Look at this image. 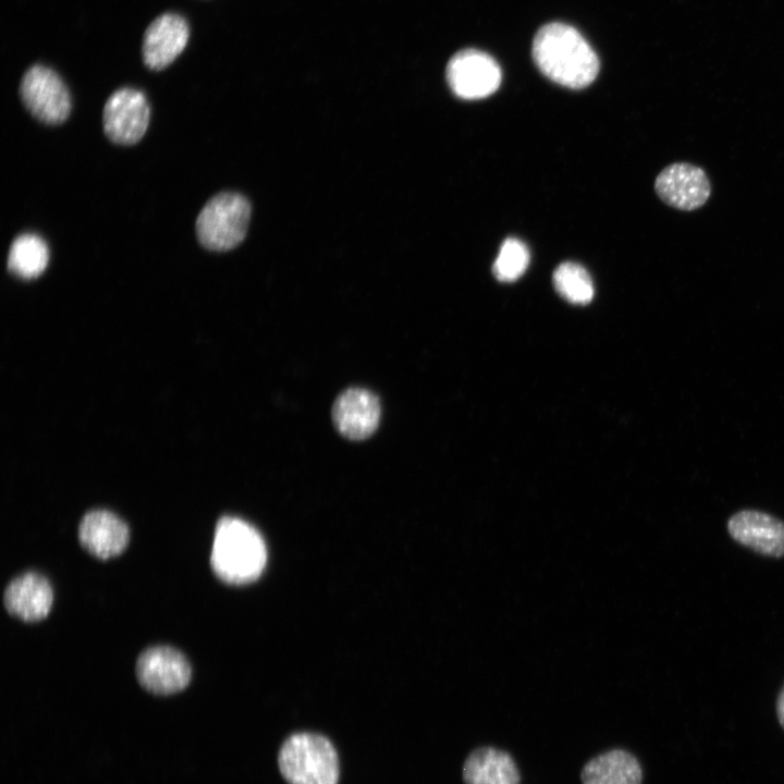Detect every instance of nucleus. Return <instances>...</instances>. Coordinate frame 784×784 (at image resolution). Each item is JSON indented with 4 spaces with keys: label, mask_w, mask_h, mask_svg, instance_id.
<instances>
[{
    "label": "nucleus",
    "mask_w": 784,
    "mask_h": 784,
    "mask_svg": "<svg viewBox=\"0 0 784 784\" xmlns=\"http://www.w3.org/2000/svg\"><path fill=\"white\" fill-rule=\"evenodd\" d=\"M532 58L541 73L572 89L590 85L599 72V59L586 39L572 26L549 23L532 41Z\"/></svg>",
    "instance_id": "1"
},
{
    "label": "nucleus",
    "mask_w": 784,
    "mask_h": 784,
    "mask_svg": "<svg viewBox=\"0 0 784 784\" xmlns=\"http://www.w3.org/2000/svg\"><path fill=\"white\" fill-rule=\"evenodd\" d=\"M267 563V549L258 530L244 519L224 515L216 524L210 566L230 585L256 580Z\"/></svg>",
    "instance_id": "2"
},
{
    "label": "nucleus",
    "mask_w": 784,
    "mask_h": 784,
    "mask_svg": "<svg viewBox=\"0 0 784 784\" xmlns=\"http://www.w3.org/2000/svg\"><path fill=\"white\" fill-rule=\"evenodd\" d=\"M279 770L287 784H338L339 756L329 738L298 732L290 735L278 754Z\"/></svg>",
    "instance_id": "3"
},
{
    "label": "nucleus",
    "mask_w": 784,
    "mask_h": 784,
    "mask_svg": "<svg viewBox=\"0 0 784 784\" xmlns=\"http://www.w3.org/2000/svg\"><path fill=\"white\" fill-rule=\"evenodd\" d=\"M249 220L250 205L243 195L219 193L206 203L196 219L197 240L209 250H230L245 238Z\"/></svg>",
    "instance_id": "4"
},
{
    "label": "nucleus",
    "mask_w": 784,
    "mask_h": 784,
    "mask_svg": "<svg viewBox=\"0 0 784 784\" xmlns=\"http://www.w3.org/2000/svg\"><path fill=\"white\" fill-rule=\"evenodd\" d=\"M20 97L25 108L46 124L63 123L71 112V96L62 78L52 69L34 64L20 83Z\"/></svg>",
    "instance_id": "5"
},
{
    "label": "nucleus",
    "mask_w": 784,
    "mask_h": 784,
    "mask_svg": "<svg viewBox=\"0 0 784 784\" xmlns=\"http://www.w3.org/2000/svg\"><path fill=\"white\" fill-rule=\"evenodd\" d=\"M135 674L147 691L167 696L186 688L192 679V666L176 648L159 645L145 649L137 658Z\"/></svg>",
    "instance_id": "6"
},
{
    "label": "nucleus",
    "mask_w": 784,
    "mask_h": 784,
    "mask_svg": "<svg viewBox=\"0 0 784 784\" xmlns=\"http://www.w3.org/2000/svg\"><path fill=\"white\" fill-rule=\"evenodd\" d=\"M501 70L495 60L477 49L455 53L446 65V81L460 98L475 100L493 94L501 83Z\"/></svg>",
    "instance_id": "7"
},
{
    "label": "nucleus",
    "mask_w": 784,
    "mask_h": 784,
    "mask_svg": "<svg viewBox=\"0 0 784 784\" xmlns=\"http://www.w3.org/2000/svg\"><path fill=\"white\" fill-rule=\"evenodd\" d=\"M149 118L150 108L140 90L132 87L119 88L105 103L103 130L111 142L133 145L145 135Z\"/></svg>",
    "instance_id": "8"
},
{
    "label": "nucleus",
    "mask_w": 784,
    "mask_h": 784,
    "mask_svg": "<svg viewBox=\"0 0 784 784\" xmlns=\"http://www.w3.org/2000/svg\"><path fill=\"white\" fill-rule=\"evenodd\" d=\"M654 189L663 203L685 211L700 208L711 194L706 172L687 162H675L664 168L656 179Z\"/></svg>",
    "instance_id": "9"
},
{
    "label": "nucleus",
    "mask_w": 784,
    "mask_h": 784,
    "mask_svg": "<svg viewBox=\"0 0 784 784\" xmlns=\"http://www.w3.org/2000/svg\"><path fill=\"white\" fill-rule=\"evenodd\" d=\"M380 417L378 396L364 388L346 389L332 406V421L336 430L350 440L369 438L377 430Z\"/></svg>",
    "instance_id": "10"
},
{
    "label": "nucleus",
    "mask_w": 784,
    "mask_h": 784,
    "mask_svg": "<svg viewBox=\"0 0 784 784\" xmlns=\"http://www.w3.org/2000/svg\"><path fill=\"white\" fill-rule=\"evenodd\" d=\"M78 541L93 556L108 560L120 555L127 548L131 532L127 524L108 510H91L84 514L78 525Z\"/></svg>",
    "instance_id": "11"
},
{
    "label": "nucleus",
    "mask_w": 784,
    "mask_h": 784,
    "mask_svg": "<svg viewBox=\"0 0 784 784\" xmlns=\"http://www.w3.org/2000/svg\"><path fill=\"white\" fill-rule=\"evenodd\" d=\"M730 536L738 543L763 555L784 556V523L764 512L743 510L727 522Z\"/></svg>",
    "instance_id": "12"
},
{
    "label": "nucleus",
    "mask_w": 784,
    "mask_h": 784,
    "mask_svg": "<svg viewBox=\"0 0 784 784\" xmlns=\"http://www.w3.org/2000/svg\"><path fill=\"white\" fill-rule=\"evenodd\" d=\"M189 38L186 20L168 12L157 16L146 28L143 38V60L151 70H162L184 50Z\"/></svg>",
    "instance_id": "13"
},
{
    "label": "nucleus",
    "mask_w": 784,
    "mask_h": 784,
    "mask_svg": "<svg viewBox=\"0 0 784 784\" xmlns=\"http://www.w3.org/2000/svg\"><path fill=\"white\" fill-rule=\"evenodd\" d=\"M52 603L53 589L49 580L36 572H25L14 577L3 592L7 612L24 622L45 618Z\"/></svg>",
    "instance_id": "14"
},
{
    "label": "nucleus",
    "mask_w": 784,
    "mask_h": 784,
    "mask_svg": "<svg viewBox=\"0 0 784 784\" xmlns=\"http://www.w3.org/2000/svg\"><path fill=\"white\" fill-rule=\"evenodd\" d=\"M465 784H519L520 774L513 757L499 748L474 749L463 765Z\"/></svg>",
    "instance_id": "15"
},
{
    "label": "nucleus",
    "mask_w": 784,
    "mask_h": 784,
    "mask_svg": "<svg viewBox=\"0 0 784 784\" xmlns=\"http://www.w3.org/2000/svg\"><path fill=\"white\" fill-rule=\"evenodd\" d=\"M580 780L583 784H641L642 770L633 754L614 748L590 759Z\"/></svg>",
    "instance_id": "16"
},
{
    "label": "nucleus",
    "mask_w": 784,
    "mask_h": 784,
    "mask_svg": "<svg viewBox=\"0 0 784 784\" xmlns=\"http://www.w3.org/2000/svg\"><path fill=\"white\" fill-rule=\"evenodd\" d=\"M49 262L47 243L37 234L24 233L12 242L8 255V269L22 279L39 277Z\"/></svg>",
    "instance_id": "17"
},
{
    "label": "nucleus",
    "mask_w": 784,
    "mask_h": 784,
    "mask_svg": "<svg viewBox=\"0 0 784 784\" xmlns=\"http://www.w3.org/2000/svg\"><path fill=\"white\" fill-rule=\"evenodd\" d=\"M556 292L572 304L585 305L593 297V284L587 270L579 264L562 262L553 272Z\"/></svg>",
    "instance_id": "18"
},
{
    "label": "nucleus",
    "mask_w": 784,
    "mask_h": 784,
    "mask_svg": "<svg viewBox=\"0 0 784 784\" xmlns=\"http://www.w3.org/2000/svg\"><path fill=\"white\" fill-rule=\"evenodd\" d=\"M530 255L527 246L515 237L506 238L492 266L494 277L502 282L517 280L527 269Z\"/></svg>",
    "instance_id": "19"
},
{
    "label": "nucleus",
    "mask_w": 784,
    "mask_h": 784,
    "mask_svg": "<svg viewBox=\"0 0 784 784\" xmlns=\"http://www.w3.org/2000/svg\"><path fill=\"white\" fill-rule=\"evenodd\" d=\"M776 713L780 724L784 728V685L777 696L776 700Z\"/></svg>",
    "instance_id": "20"
}]
</instances>
